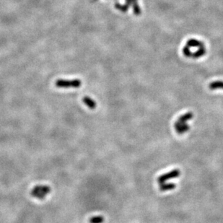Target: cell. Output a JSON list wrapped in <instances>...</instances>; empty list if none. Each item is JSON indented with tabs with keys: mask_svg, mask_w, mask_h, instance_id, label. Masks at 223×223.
Here are the masks:
<instances>
[{
	"mask_svg": "<svg viewBox=\"0 0 223 223\" xmlns=\"http://www.w3.org/2000/svg\"><path fill=\"white\" fill-rule=\"evenodd\" d=\"M51 192V188L48 186H36L33 188L31 194L38 199H43L48 194Z\"/></svg>",
	"mask_w": 223,
	"mask_h": 223,
	"instance_id": "6da1fadb",
	"label": "cell"
},
{
	"mask_svg": "<svg viewBox=\"0 0 223 223\" xmlns=\"http://www.w3.org/2000/svg\"><path fill=\"white\" fill-rule=\"evenodd\" d=\"M55 85L57 87L60 88H78L81 87L82 82L80 80H59L55 82Z\"/></svg>",
	"mask_w": 223,
	"mask_h": 223,
	"instance_id": "7a4b0ae2",
	"label": "cell"
},
{
	"mask_svg": "<svg viewBox=\"0 0 223 223\" xmlns=\"http://www.w3.org/2000/svg\"><path fill=\"white\" fill-rule=\"evenodd\" d=\"M180 175V172L179 170H173L170 171V172L168 173L163 174V175L159 176V178H158V181L160 184H161V183H165V181L170 180V179L177 178Z\"/></svg>",
	"mask_w": 223,
	"mask_h": 223,
	"instance_id": "3957f363",
	"label": "cell"
},
{
	"mask_svg": "<svg viewBox=\"0 0 223 223\" xmlns=\"http://www.w3.org/2000/svg\"><path fill=\"white\" fill-rule=\"evenodd\" d=\"M175 131H177V133L179 134H182L183 133L186 132L188 129H190L189 126L186 124H180L179 122L176 121L175 123Z\"/></svg>",
	"mask_w": 223,
	"mask_h": 223,
	"instance_id": "277c9868",
	"label": "cell"
},
{
	"mask_svg": "<svg viewBox=\"0 0 223 223\" xmlns=\"http://www.w3.org/2000/svg\"><path fill=\"white\" fill-rule=\"evenodd\" d=\"M82 101H83V103H84L85 104L86 106L89 108V109L93 110L96 108L97 104H96V103H95V100H92V98H89V97L88 96H85L82 99Z\"/></svg>",
	"mask_w": 223,
	"mask_h": 223,
	"instance_id": "5b68a950",
	"label": "cell"
},
{
	"mask_svg": "<svg viewBox=\"0 0 223 223\" xmlns=\"http://www.w3.org/2000/svg\"><path fill=\"white\" fill-rule=\"evenodd\" d=\"M186 45H187L188 47H189V48H191V47H196V48H202V47H205L204 43L194 38L188 40L187 43H186Z\"/></svg>",
	"mask_w": 223,
	"mask_h": 223,
	"instance_id": "8992f818",
	"label": "cell"
},
{
	"mask_svg": "<svg viewBox=\"0 0 223 223\" xmlns=\"http://www.w3.org/2000/svg\"><path fill=\"white\" fill-rule=\"evenodd\" d=\"M193 116H194V114H193V113H191V112L186 113V114L180 116V117L178 118V120H177V121L179 122V123H180V124H186L187 121L192 119Z\"/></svg>",
	"mask_w": 223,
	"mask_h": 223,
	"instance_id": "52a82bcc",
	"label": "cell"
},
{
	"mask_svg": "<svg viewBox=\"0 0 223 223\" xmlns=\"http://www.w3.org/2000/svg\"><path fill=\"white\" fill-rule=\"evenodd\" d=\"M175 188V184L173 183H161V186H160V189L162 191H170V190H173Z\"/></svg>",
	"mask_w": 223,
	"mask_h": 223,
	"instance_id": "ba28073f",
	"label": "cell"
},
{
	"mask_svg": "<svg viewBox=\"0 0 223 223\" xmlns=\"http://www.w3.org/2000/svg\"><path fill=\"white\" fill-rule=\"evenodd\" d=\"M206 54V49L205 47H202V48H199V49L196 51V52L192 53L191 57L192 58H199L201 56H203Z\"/></svg>",
	"mask_w": 223,
	"mask_h": 223,
	"instance_id": "9c48e42d",
	"label": "cell"
},
{
	"mask_svg": "<svg viewBox=\"0 0 223 223\" xmlns=\"http://www.w3.org/2000/svg\"><path fill=\"white\" fill-rule=\"evenodd\" d=\"M210 88L211 89H223V81H215L210 83Z\"/></svg>",
	"mask_w": 223,
	"mask_h": 223,
	"instance_id": "30bf717a",
	"label": "cell"
},
{
	"mask_svg": "<svg viewBox=\"0 0 223 223\" xmlns=\"http://www.w3.org/2000/svg\"><path fill=\"white\" fill-rule=\"evenodd\" d=\"M105 221L103 216H94L89 219V223H103Z\"/></svg>",
	"mask_w": 223,
	"mask_h": 223,
	"instance_id": "8fae6325",
	"label": "cell"
},
{
	"mask_svg": "<svg viewBox=\"0 0 223 223\" xmlns=\"http://www.w3.org/2000/svg\"><path fill=\"white\" fill-rule=\"evenodd\" d=\"M115 7L116 9H118L119 10L121 11V12H127L129 8V6L128 4H126V3L124 4H120L119 3H116V4H115Z\"/></svg>",
	"mask_w": 223,
	"mask_h": 223,
	"instance_id": "7c38bea8",
	"label": "cell"
},
{
	"mask_svg": "<svg viewBox=\"0 0 223 223\" xmlns=\"http://www.w3.org/2000/svg\"><path fill=\"white\" fill-rule=\"evenodd\" d=\"M133 7V10H134V15H139L141 14V9L139 7V4H137V2H135L132 4Z\"/></svg>",
	"mask_w": 223,
	"mask_h": 223,
	"instance_id": "4fadbf2b",
	"label": "cell"
},
{
	"mask_svg": "<svg viewBox=\"0 0 223 223\" xmlns=\"http://www.w3.org/2000/svg\"><path fill=\"white\" fill-rule=\"evenodd\" d=\"M183 54L186 56V57H191V55H192V53H191V51H190V48L189 47H188L187 45L183 47Z\"/></svg>",
	"mask_w": 223,
	"mask_h": 223,
	"instance_id": "5bb4252c",
	"label": "cell"
},
{
	"mask_svg": "<svg viewBox=\"0 0 223 223\" xmlns=\"http://www.w3.org/2000/svg\"><path fill=\"white\" fill-rule=\"evenodd\" d=\"M135 2H137V0H126V4H128L129 6L132 5Z\"/></svg>",
	"mask_w": 223,
	"mask_h": 223,
	"instance_id": "9a60e30c",
	"label": "cell"
}]
</instances>
